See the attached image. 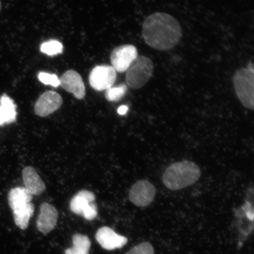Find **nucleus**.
Returning a JSON list of instances; mask_svg holds the SVG:
<instances>
[{
  "instance_id": "13",
  "label": "nucleus",
  "mask_w": 254,
  "mask_h": 254,
  "mask_svg": "<svg viewBox=\"0 0 254 254\" xmlns=\"http://www.w3.org/2000/svg\"><path fill=\"white\" fill-rule=\"evenodd\" d=\"M22 174H23L25 188L32 195H39L46 190L45 184L41 180L39 175L34 168L25 167Z\"/></svg>"
},
{
  "instance_id": "10",
  "label": "nucleus",
  "mask_w": 254,
  "mask_h": 254,
  "mask_svg": "<svg viewBox=\"0 0 254 254\" xmlns=\"http://www.w3.org/2000/svg\"><path fill=\"white\" fill-rule=\"evenodd\" d=\"M95 238L104 249L109 251L122 249L128 243L126 237L121 236L108 227L100 228L95 235Z\"/></svg>"
},
{
  "instance_id": "17",
  "label": "nucleus",
  "mask_w": 254,
  "mask_h": 254,
  "mask_svg": "<svg viewBox=\"0 0 254 254\" xmlns=\"http://www.w3.org/2000/svg\"><path fill=\"white\" fill-rule=\"evenodd\" d=\"M34 211V205L31 202L23 207L12 211L16 225L21 230L26 229Z\"/></svg>"
},
{
  "instance_id": "22",
  "label": "nucleus",
  "mask_w": 254,
  "mask_h": 254,
  "mask_svg": "<svg viewBox=\"0 0 254 254\" xmlns=\"http://www.w3.org/2000/svg\"><path fill=\"white\" fill-rule=\"evenodd\" d=\"M128 110V107L126 106H120L118 110H117V112L120 114V115H125L127 113V111Z\"/></svg>"
},
{
  "instance_id": "2",
  "label": "nucleus",
  "mask_w": 254,
  "mask_h": 254,
  "mask_svg": "<svg viewBox=\"0 0 254 254\" xmlns=\"http://www.w3.org/2000/svg\"><path fill=\"white\" fill-rule=\"evenodd\" d=\"M201 174L199 167L193 162H179L167 168L163 174V182L170 190H179L197 182Z\"/></svg>"
},
{
  "instance_id": "21",
  "label": "nucleus",
  "mask_w": 254,
  "mask_h": 254,
  "mask_svg": "<svg viewBox=\"0 0 254 254\" xmlns=\"http://www.w3.org/2000/svg\"><path fill=\"white\" fill-rule=\"evenodd\" d=\"M39 80L45 85H50L54 87L60 86V79L57 75L49 73L40 72L38 75Z\"/></svg>"
},
{
  "instance_id": "3",
  "label": "nucleus",
  "mask_w": 254,
  "mask_h": 254,
  "mask_svg": "<svg viewBox=\"0 0 254 254\" xmlns=\"http://www.w3.org/2000/svg\"><path fill=\"white\" fill-rule=\"evenodd\" d=\"M235 91L244 107L254 109V69L242 68L235 72L233 77Z\"/></svg>"
},
{
  "instance_id": "20",
  "label": "nucleus",
  "mask_w": 254,
  "mask_h": 254,
  "mask_svg": "<svg viewBox=\"0 0 254 254\" xmlns=\"http://www.w3.org/2000/svg\"><path fill=\"white\" fill-rule=\"evenodd\" d=\"M153 246L150 242H143L133 247L126 254H154Z\"/></svg>"
},
{
  "instance_id": "19",
  "label": "nucleus",
  "mask_w": 254,
  "mask_h": 254,
  "mask_svg": "<svg viewBox=\"0 0 254 254\" xmlns=\"http://www.w3.org/2000/svg\"><path fill=\"white\" fill-rule=\"evenodd\" d=\"M128 88L126 84H120L119 86L111 87L106 90V99L110 102H116L119 101L126 95Z\"/></svg>"
},
{
  "instance_id": "23",
  "label": "nucleus",
  "mask_w": 254,
  "mask_h": 254,
  "mask_svg": "<svg viewBox=\"0 0 254 254\" xmlns=\"http://www.w3.org/2000/svg\"><path fill=\"white\" fill-rule=\"evenodd\" d=\"M1 2H0V11H1Z\"/></svg>"
},
{
  "instance_id": "16",
  "label": "nucleus",
  "mask_w": 254,
  "mask_h": 254,
  "mask_svg": "<svg viewBox=\"0 0 254 254\" xmlns=\"http://www.w3.org/2000/svg\"><path fill=\"white\" fill-rule=\"evenodd\" d=\"M72 247L65 251V254H89L91 241L89 238L80 234H74L72 237Z\"/></svg>"
},
{
  "instance_id": "1",
  "label": "nucleus",
  "mask_w": 254,
  "mask_h": 254,
  "mask_svg": "<svg viewBox=\"0 0 254 254\" xmlns=\"http://www.w3.org/2000/svg\"><path fill=\"white\" fill-rule=\"evenodd\" d=\"M142 35L149 47L166 52L179 44L182 37V28L173 15L157 12L146 18L142 24Z\"/></svg>"
},
{
  "instance_id": "18",
  "label": "nucleus",
  "mask_w": 254,
  "mask_h": 254,
  "mask_svg": "<svg viewBox=\"0 0 254 254\" xmlns=\"http://www.w3.org/2000/svg\"><path fill=\"white\" fill-rule=\"evenodd\" d=\"M41 52L50 56L59 55L63 52V44L58 40H51L41 44Z\"/></svg>"
},
{
  "instance_id": "6",
  "label": "nucleus",
  "mask_w": 254,
  "mask_h": 254,
  "mask_svg": "<svg viewBox=\"0 0 254 254\" xmlns=\"http://www.w3.org/2000/svg\"><path fill=\"white\" fill-rule=\"evenodd\" d=\"M117 79V72L112 66L97 65L89 75V82L94 90L98 91L107 90L113 87Z\"/></svg>"
},
{
  "instance_id": "5",
  "label": "nucleus",
  "mask_w": 254,
  "mask_h": 254,
  "mask_svg": "<svg viewBox=\"0 0 254 254\" xmlns=\"http://www.w3.org/2000/svg\"><path fill=\"white\" fill-rule=\"evenodd\" d=\"M95 199L93 192L82 190L72 198L69 207L73 213L82 215L88 221L93 220L98 214L97 206L94 203Z\"/></svg>"
},
{
  "instance_id": "7",
  "label": "nucleus",
  "mask_w": 254,
  "mask_h": 254,
  "mask_svg": "<svg viewBox=\"0 0 254 254\" xmlns=\"http://www.w3.org/2000/svg\"><path fill=\"white\" fill-rule=\"evenodd\" d=\"M138 56L136 48L131 44L117 47L111 54V64L116 72H126L133 61Z\"/></svg>"
},
{
  "instance_id": "4",
  "label": "nucleus",
  "mask_w": 254,
  "mask_h": 254,
  "mask_svg": "<svg viewBox=\"0 0 254 254\" xmlns=\"http://www.w3.org/2000/svg\"><path fill=\"white\" fill-rule=\"evenodd\" d=\"M154 69V64L150 59L138 56L126 71L127 85L136 90L144 87L151 78Z\"/></svg>"
},
{
  "instance_id": "9",
  "label": "nucleus",
  "mask_w": 254,
  "mask_h": 254,
  "mask_svg": "<svg viewBox=\"0 0 254 254\" xmlns=\"http://www.w3.org/2000/svg\"><path fill=\"white\" fill-rule=\"evenodd\" d=\"M63 99L56 92L49 91L41 95L34 107L37 116L46 117L50 115L62 106Z\"/></svg>"
},
{
  "instance_id": "12",
  "label": "nucleus",
  "mask_w": 254,
  "mask_h": 254,
  "mask_svg": "<svg viewBox=\"0 0 254 254\" xmlns=\"http://www.w3.org/2000/svg\"><path fill=\"white\" fill-rule=\"evenodd\" d=\"M58 212L55 206L44 202L40 206V215L37 220V227L41 233L48 234L55 229L58 220Z\"/></svg>"
},
{
  "instance_id": "8",
  "label": "nucleus",
  "mask_w": 254,
  "mask_h": 254,
  "mask_svg": "<svg viewBox=\"0 0 254 254\" xmlns=\"http://www.w3.org/2000/svg\"><path fill=\"white\" fill-rule=\"evenodd\" d=\"M155 194L156 189L153 184L147 180H140L130 190L129 198L135 205L145 207L154 201Z\"/></svg>"
},
{
  "instance_id": "14",
  "label": "nucleus",
  "mask_w": 254,
  "mask_h": 254,
  "mask_svg": "<svg viewBox=\"0 0 254 254\" xmlns=\"http://www.w3.org/2000/svg\"><path fill=\"white\" fill-rule=\"evenodd\" d=\"M33 195L25 187L12 189L8 193V204L12 211L20 209L31 202Z\"/></svg>"
},
{
  "instance_id": "15",
  "label": "nucleus",
  "mask_w": 254,
  "mask_h": 254,
  "mask_svg": "<svg viewBox=\"0 0 254 254\" xmlns=\"http://www.w3.org/2000/svg\"><path fill=\"white\" fill-rule=\"evenodd\" d=\"M17 117L16 106L14 101L7 95L0 98V126L15 122Z\"/></svg>"
},
{
  "instance_id": "11",
  "label": "nucleus",
  "mask_w": 254,
  "mask_h": 254,
  "mask_svg": "<svg viewBox=\"0 0 254 254\" xmlns=\"http://www.w3.org/2000/svg\"><path fill=\"white\" fill-rule=\"evenodd\" d=\"M60 86L65 90L74 94L78 100L83 99L85 95V87L81 76L77 71H66L60 78Z\"/></svg>"
}]
</instances>
